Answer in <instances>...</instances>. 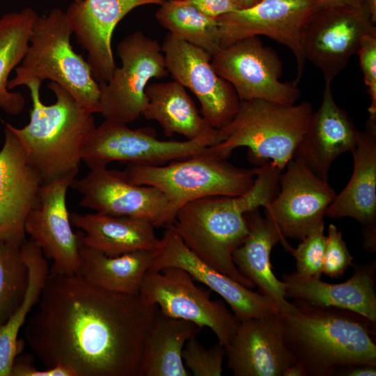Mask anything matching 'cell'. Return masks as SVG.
Returning a JSON list of instances; mask_svg holds the SVG:
<instances>
[{
  "instance_id": "8d00e7d4",
  "label": "cell",
  "mask_w": 376,
  "mask_h": 376,
  "mask_svg": "<svg viewBox=\"0 0 376 376\" xmlns=\"http://www.w3.org/2000/svg\"><path fill=\"white\" fill-rule=\"evenodd\" d=\"M357 54L370 100L368 120L376 121V33L362 38Z\"/></svg>"
},
{
  "instance_id": "60d3db41",
  "label": "cell",
  "mask_w": 376,
  "mask_h": 376,
  "mask_svg": "<svg viewBox=\"0 0 376 376\" xmlns=\"http://www.w3.org/2000/svg\"><path fill=\"white\" fill-rule=\"evenodd\" d=\"M320 7L351 6L354 8H366L363 0H315Z\"/></svg>"
},
{
  "instance_id": "277c9868",
  "label": "cell",
  "mask_w": 376,
  "mask_h": 376,
  "mask_svg": "<svg viewBox=\"0 0 376 376\" xmlns=\"http://www.w3.org/2000/svg\"><path fill=\"white\" fill-rule=\"evenodd\" d=\"M41 84L32 80L25 84L32 101L29 123L22 128L8 125L45 183L77 175L85 146L96 126L94 113L84 109L56 82L47 84L56 95L55 103L43 104Z\"/></svg>"
},
{
  "instance_id": "4316f807",
  "label": "cell",
  "mask_w": 376,
  "mask_h": 376,
  "mask_svg": "<svg viewBox=\"0 0 376 376\" xmlns=\"http://www.w3.org/2000/svg\"><path fill=\"white\" fill-rule=\"evenodd\" d=\"M145 93L148 103L141 116L157 121L166 136L177 134L191 140L218 134V130L199 113L185 88L178 81L148 84Z\"/></svg>"
},
{
  "instance_id": "d6986e66",
  "label": "cell",
  "mask_w": 376,
  "mask_h": 376,
  "mask_svg": "<svg viewBox=\"0 0 376 376\" xmlns=\"http://www.w3.org/2000/svg\"><path fill=\"white\" fill-rule=\"evenodd\" d=\"M0 150V242L22 246L25 223L43 184L15 134L4 123Z\"/></svg>"
},
{
  "instance_id": "8992f818",
  "label": "cell",
  "mask_w": 376,
  "mask_h": 376,
  "mask_svg": "<svg viewBox=\"0 0 376 376\" xmlns=\"http://www.w3.org/2000/svg\"><path fill=\"white\" fill-rule=\"evenodd\" d=\"M72 28L65 11L52 9L38 17L33 23L29 45L21 65L8 88L25 85L30 81L45 79L64 88L86 110L100 113V91L91 68L70 43Z\"/></svg>"
},
{
  "instance_id": "6da1fadb",
  "label": "cell",
  "mask_w": 376,
  "mask_h": 376,
  "mask_svg": "<svg viewBox=\"0 0 376 376\" xmlns=\"http://www.w3.org/2000/svg\"><path fill=\"white\" fill-rule=\"evenodd\" d=\"M159 313L138 295L111 292L79 275L49 274L25 336L45 366L76 376H139Z\"/></svg>"
},
{
  "instance_id": "5bb4252c",
  "label": "cell",
  "mask_w": 376,
  "mask_h": 376,
  "mask_svg": "<svg viewBox=\"0 0 376 376\" xmlns=\"http://www.w3.org/2000/svg\"><path fill=\"white\" fill-rule=\"evenodd\" d=\"M375 24L366 8H319L304 33L306 60L320 70L325 83H331L357 53L362 38L376 33Z\"/></svg>"
},
{
  "instance_id": "7c38bea8",
  "label": "cell",
  "mask_w": 376,
  "mask_h": 376,
  "mask_svg": "<svg viewBox=\"0 0 376 376\" xmlns=\"http://www.w3.org/2000/svg\"><path fill=\"white\" fill-rule=\"evenodd\" d=\"M319 8L315 0H260L249 8L230 12L217 18L221 47L260 35L274 39L294 54L297 84L306 62L303 49L306 28Z\"/></svg>"
},
{
  "instance_id": "484cf974",
  "label": "cell",
  "mask_w": 376,
  "mask_h": 376,
  "mask_svg": "<svg viewBox=\"0 0 376 376\" xmlns=\"http://www.w3.org/2000/svg\"><path fill=\"white\" fill-rule=\"evenodd\" d=\"M72 225L81 229V243L109 256L141 250L154 251L159 243L150 222L100 212L70 214Z\"/></svg>"
},
{
  "instance_id": "9a60e30c",
  "label": "cell",
  "mask_w": 376,
  "mask_h": 376,
  "mask_svg": "<svg viewBox=\"0 0 376 376\" xmlns=\"http://www.w3.org/2000/svg\"><path fill=\"white\" fill-rule=\"evenodd\" d=\"M161 47L169 74L196 95L209 124L219 130L229 123L240 100L233 86L215 71L212 55L169 33Z\"/></svg>"
},
{
  "instance_id": "ac0fdd59",
  "label": "cell",
  "mask_w": 376,
  "mask_h": 376,
  "mask_svg": "<svg viewBox=\"0 0 376 376\" xmlns=\"http://www.w3.org/2000/svg\"><path fill=\"white\" fill-rule=\"evenodd\" d=\"M157 248L154 250L149 270L178 267L194 280L205 284L220 295L240 321L279 313L277 307L258 292L240 283L200 259L184 243L171 225L166 227Z\"/></svg>"
},
{
  "instance_id": "7bdbcfd3",
  "label": "cell",
  "mask_w": 376,
  "mask_h": 376,
  "mask_svg": "<svg viewBox=\"0 0 376 376\" xmlns=\"http://www.w3.org/2000/svg\"><path fill=\"white\" fill-rule=\"evenodd\" d=\"M367 10L368 11L372 20L376 22V0H363Z\"/></svg>"
},
{
  "instance_id": "e575fe53",
  "label": "cell",
  "mask_w": 376,
  "mask_h": 376,
  "mask_svg": "<svg viewBox=\"0 0 376 376\" xmlns=\"http://www.w3.org/2000/svg\"><path fill=\"white\" fill-rule=\"evenodd\" d=\"M225 356L224 347L217 343L206 349L196 336L186 343L182 352L184 364L194 376H221Z\"/></svg>"
},
{
  "instance_id": "f6af8a7d",
  "label": "cell",
  "mask_w": 376,
  "mask_h": 376,
  "mask_svg": "<svg viewBox=\"0 0 376 376\" xmlns=\"http://www.w3.org/2000/svg\"><path fill=\"white\" fill-rule=\"evenodd\" d=\"M81 1V0H74V1H75V2H78V1Z\"/></svg>"
},
{
  "instance_id": "b9f144b4",
  "label": "cell",
  "mask_w": 376,
  "mask_h": 376,
  "mask_svg": "<svg viewBox=\"0 0 376 376\" xmlns=\"http://www.w3.org/2000/svg\"><path fill=\"white\" fill-rule=\"evenodd\" d=\"M283 376H306V375L299 364L294 363L285 370Z\"/></svg>"
},
{
  "instance_id": "ab89813d",
  "label": "cell",
  "mask_w": 376,
  "mask_h": 376,
  "mask_svg": "<svg viewBox=\"0 0 376 376\" xmlns=\"http://www.w3.org/2000/svg\"><path fill=\"white\" fill-rule=\"evenodd\" d=\"M376 365L357 364L342 370L338 376H375Z\"/></svg>"
},
{
  "instance_id": "1f68e13d",
  "label": "cell",
  "mask_w": 376,
  "mask_h": 376,
  "mask_svg": "<svg viewBox=\"0 0 376 376\" xmlns=\"http://www.w3.org/2000/svg\"><path fill=\"white\" fill-rule=\"evenodd\" d=\"M159 6L155 17L171 36L211 55L221 47L217 19L203 14L186 0H166Z\"/></svg>"
},
{
  "instance_id": "e0dca14e",
  "label": "cell",
  "mask_w": 376,
  "mask_h": 376,
  "mask_svg": "<svg viewBox=\"0 0 376 376\" xmlns=\"http://www.w3.org/2000/svg\"><path fill=\"white\" fill-rule=\"evenodd\" d=\"M279 177V190L265 209L285 239L301 240L324 226L326 211L336 197L328 182L292 159Z\"/></svg>"
},
{
  "instance_id": "83f0119b",
  "label": "cell",
  "mask_w": 376,
  "mask_h": 376,
  "mask_svg": "<svg viewBox=\"0 0 376 376\" xmlns=\"http://www.w3.org/2000/svg\"><path fill=\"white\" fill-rule=\"evenodd\" d=\"M153 254L154 251L141 250L109 256L84 245L81 241L77 274L111 292L138 295L144 276L150 269Z\"/></svg>"
},
{
  "instance_id": "30bf717a",
  "label": "cell",
  "mask_w": 376,
  "mask_h": 376,
  "mask_svg": "<svg viewBox=\"0 0 376 376\" xmlns=\"http://www.w3.org/2000/svg\"><path fill=\"white\" fill-rule=\"evenodd\" d=\"M127 124L104 119L88 140L82 162L90 169L107 167L112 162L163 165L203 152L218 143V134L191 140L158 139L148 128L132 130Z\"/></svg>"
},
{
  "instance_id": "3957f363",
  "label": "cell",
  "mask_w": 376,
  "mask_h": 376,
  "mask_svg": "<svg viewBox=\"0 0 376 376\" xmlns=\"http://www.w3.org/2000/svg\"><path fill=\"white\" fill-rule=\"evenodd\" d=\"M279 313L283 341L306 376H338L357 364L376 365L375 323L346 309L294 299Z\"/></svg>"
},
{
  "instance_id": "74e56055",
  "label": "cell",
  "mask_w": 376,
  "mask_h": 376,
  "mask_svg": "<svg viewBox=\"0 0 376 376\" xmlns=\"http://www.w3.org/2000/svg\"><path fill=\"white\" fill-rule=\"evenodd\" d=\"M10 376H76V375L72 368L63 364L38 370L33 365L30 357L19 354L13 363Z\"/></svg>"
},
{
  "instance_id": "ee69618b",
  "label": "cell",
  "mask_w": 376,
  "mask_h": 376,
  "mask_svg": "<svg viewBox=\"0 0 376 376\" xmlns=\"http://www.w3.org/2000/svg\"><path fill=\"white\" fill-rule=\"evenodd\" d=\"M235 5H236L239 9H244L249 8L260 0H230Z\"/></svg>"
},
{
  "instance_id": "836d02e7",
  "label": "cell",
  "mask_w": 376,
  "mask_h": 376,
  "mask_svg": "<svg viewBox=\"0 0 376 376\" xmlns=\"http://www.w3.org/2000/svg\"><path fill=\"white\" fill-rule=\"evenodd\" d=\"M324 225L316 228L301 240L290 253L296 261L295 273L304 278L320 279L324 255Z\"/></svg>"
},
{
  "instance_id": "cb8c5ba5",
  "label": "cell",
  "mask_w": 376,
  "mask_h": 376,
  "mask_svg": "<svg viewBox=\"0 0 376 376\" xmlns=\"http://www.w3.org/2000/svg\"><path fill=\"white\" fill-rule=\"evenodd\" d=\"M249 233L244 242L233 252V260L240 273L257 286L258 292L269 299L279 313L292 308L285 297V285L274 275L270 263L273 247L281 243L290 252L292 247L283 237L275 224L263 217L259 208L245 214Z\"/></svg>"
},
{
  "instance_id": "9c48e42d",
  "label": "cell",
  "mask_w": 376,
  "mask_h": 376,
  "mask_svg": "<svg viewBox=\"0 0 376 376\" xmlns=\"http://www.w3.org/2000/svg\"><path fill=\"white\" fill-rule=\"evenodd\" d=\"M139 295L146 303L157 306L164 315L210 329L224 347L240 322L224 302L212 299L188 272L178 267L148 270Z\"/></svg>"
},
{
  "instance_id": "d6a6232c",
  "label": "cell",
  "mask_w": 376,
  "mask_h": 376,
  "mask_svg": "<svg viewBox=\"0 0 376 376\" xmlns=\"http://www.w3.org/2000/svg\"><path fill=\"white\" fill-rule=\"evenodd\" d=\"M29 285V269L21 246L0 242V326L24 301Z\"/></svg>"
},
{
  "instance_id": "7a4b0ae2",
  "label": "cell",
  "mask_w": 376,
  "mask_h": 376,
  "mask_svg": "<svg viewBox=\"0 0 376 376\" xmlns=\"http://www.w3.org/2000/svg\"><path fill=\"white\" fill-rule=\"evenodd\" d=\"M254 170V182L242 195L211 196L190 201L178 209L171 224L200 259L250 289L255 285L240 273L233 253L249 233L246 212L271 203L279 190L282 172L272 162Z\"/></svg>"
},
{
  "instance_id": "44dd1931",
  "label": "cell",
  "mask_w": 376,
  "mask_h": 376,
  "mask_svg": "<svg viewBox=\"0 0 376 376\" xmlns=\"http://www.w3.org/2000/svg\"><path fill=\"white\" fill-rule=\"evenodd\" d=\"M225 350L235 376H283L295 363L283 341L279 312L240 321Z\"/></svg>"
},
{
  "instance_id": "4dcf8cb0",
  "label": "cell",
  "mask_w": 376,
  "mask_h": 376,
  "mask_svg": "<svg viewBox=\"0 0 376 376\" xmlns=\"http://www.w3.org/2000/svg\"><path fill=\"white\" fill-rule=\"evenodd\" d=\"M38 17L33 9L26 8L0 17V109L9 115L19 114L25 105L21 93L10 92L8 88V77L25 56Z\"/></svg>"
},
{
  "instance_id": "4fadbf2b",
  "label": "cell",
  "mask_w": 376,
  "mask_h": 376,
  "mask_svg": "<svg viewBox=\"0 0 376 376\" xmlns=\"http://www.w3.org/2000/svg\"><path fill=\"white\" fill-rule=\"evenodd\" d=\"M70 187L82 196L79 205L95 212L143 219L155 228L173 223L167 196L154 187L130 182L123 171L90 169Z\"/></svg>"
},
{
  "instance_id": "7402d4cb",
  "label": "cell",
  "mask_w": 376,
  "mask_h": 376,
  "mask_svg": "<svg viewBox=\"0 0 376 376\" xmlns=\"http://www.w3.org/2000/svg\"><path fill=\"white\" fill-rule=\"evenodd\" d=\"M359 132L347 113L336 104L331 83H325L320 107L313 111L292 159L328 182L332 162L341 154L353 151Z\"/></svg>"
},
{
  "instance_id": "8fae6325",
  "label": "cell",
  "mask_w": 376,
  "mask_h": 376,
  "mask_svg": "<svg viewBox=\"0 0 376 376\" xmlns=\"http://www.w3.org/2000/svg\"><path fill=\"white\" fill-rule=\"evenodd\" d=\"M217 74L234 88L240 101L265 100L292 105L300 97L295 82H282V63L258 36L237 40L212 55Z\"/></svg>"
},
{
  "instance_id": "ba28073f",
  "label": "cell",
  "mask_w": 376,
  "mask_h": 376,
  "mask_svg": "<svg viewBox=\"0 0 376 376\" xmlns=\"http://www.w3.org/2000/svg\"><path fill=\"white\" fill-rule=\"evenodd\" d=\"M122 66L111 79L99 84L101 114L104 119L125 124L142 115L148 99L146 87L152 78L169 75L161 45L142 31H134L117 45Z\"/></svg>"
},
{
  "instance_id": "603a6c76",
  "label": "cell",
  "mask_w": 376,
  "mask_h": 376,
  "mask_svg": "<svg viewBox=\"0 0 376 376\" xmlns=\"http://www.w3.org/2000/svg\"><path fill=\"white\" fill-rule=\"evenodd\" d=\"M354 169L347 185L336 194L325 216L330 219L351 217L362 228L363 246L376 251V121L367 120L352 152Z\"/></svg>"
},
{
  "instance_id": "d590c367",
  "label": "cell",
  "mask_w": 376,
  "mask_h": 376,
  "mask_svg": "<svg viewBox=\"0 0 376 376\" xmlns=\"http://www.w3.org/2000/svg\"><path fill=\"white\" fill-rule=\"evenodd\" d=\"M322 273L331 278L342 276L348 267L352 265L353 257L350 254L342 233L331 224L326 236Z\"/></svg>"
},
{
  "instance_id": "d4e9b609",
  "label": "cell",
  "mask_w": 376,
  "mask_h": 376,
  "mask_svg": "<svg viewBox=\"0 0 376 376\" xmlns=\"http://www.w3.org/2000/svg\"><path fill=\"white\" fill-rule=\"evenodd\" d=\"M354 269L352 276L339 283L301 277L295 272L283 274L285 297L351 311L376 323L375 260L355 265Z\"/></svg>"
},
{
  "instance_id": "f35d334b",
  "label": "cell",
  "mask_w": 376,
  "mask_h": 376,
  "mask_svg": "<svg viewBox=\"0 0 376 376\" xmlns=\"http://www.w3.org/2000/svg\"><path fill=\"white\" fill-rule=\"evenodd\" d=\"M186 1L203 14L215 19L239 9L230 0Z\"/></svg>"
},
{
  "instance_id": "52a82bcc",
  "label": "cell",
  "mask_w": 376,
  "mask_h": 376,
  "mask_svg": "<svg viewBox=\"0 0 376 376\" xmlns=\"http://www.w3.org/2000/svg\"><path fill=\"white\" fill-rule=\"evenodd\" d=\"M209 147L165 166L128 164L123 172L130 182L152 186L163 192L175 219L178 209L190 201L211 196H238L254 182V168L235 166Z\"/></svg>"
},
{
  "instance_id": "f1b7e54d",
  "label": "cell",
  "mask_w": 376,
  "mask_h": 376,
  "mask_svg": "<svg viewBox=\"0 0 376 376\" xmlns=\"http://www.w3.org/2000/svg\"><path fill=\"white\" fill-rule=\"evenodd\" d=\"M201 328L159 313L147 336L139 376H190L182 352Z\"/></svg>"
},
{
  "instance_id": "2e32d148",
  "label": "cell",
  "mask_w": 376,
  "mask_h": 376,
  "mask_svg": "<svg viewBox=\"0 0 376 376\" xmlns=\"http://www.w3.org/2000/svg\"><path fill=\"white\" fill-rule=\"evenodd\" d=\"M77 175L43 183L25 223V232L52 261L49 274H77L81 246L80 232L72 228L66 196Z\"/></svg>"
},
{
  "instance_id": "5b68a950",
  "label": "cell",
  "mask_w": 376,
  "mask_h": 376,
  "mask_svg": "<svg viewBox=\"0 0 376 376\" xmlns=\"http://www.w3.org/2000/svg\"><path fill=\"white\" fill-rule=\"evenodd\" d=\"M313 111L308 101L284 105L260 99L242 100L232 120L218 130V143L209 149L227 159L236 148L246 147L250 162L260 166L272 162L283 171Z\"/></svg>"
},
{
  "instance_id": "f546056e",
  "label": "cell",
  "mask_w": 376,
  "mask_h": 376,
  "mask_svg": "<svg viewBox=\"0 0 376 376\" xmlns=\"http://www.w3.org/2000/svg\"><path fill=\"white\" fill-rule=\"evenodd\" d=\"M21 252L29 269V285L20 307L0 326V376H10L13 363L24 345L18 338L19 331L39 301L49 273L47 259L32 240L22 244Z\"/></svg>"
},
{
  "instance_id": "ffe728a7",
  "label": "cell",
  "mask_w": 376,
  "mask_h": 376,
  "mask_svg": "<svg viewBox=\"0 0 376 376\" xmlns=\"http://www.w3.org/2000/svg\"><path fill=\"white\" fill-rule=\"evenodd\" d=\"M166 0H81L66 12L78 43L88 52L87 62L98 84L107 82L116 68L111 49L113 32L134 8Z\"/></svg>"
}]
</instances>
